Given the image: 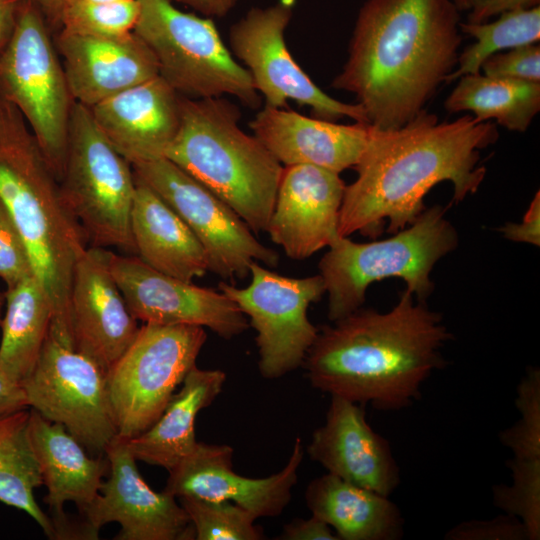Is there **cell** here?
I'll use <instances>...</instances> for the list:
<instances>
[{"mask_svg": "<svg viewBox=\"0 0 540 540\" xmlns=\"http://www.w3.org/2000/svg\"><path fill=\"white\" fill-rule=\"evenodd\" d=\"M497 139L495 123L470 114L439 122L435 114L422 110L399 128L371 125L354 167L357 178L345 187L339 235L377 238L386 224L389 233L404 229L425 210L426 194L443 181L452 183L455 203L474 194L486 174L485 167L477 166L480 150Z\"/></svg>", "mask_w": 540, "mask_h": 540, "instance_id": "obj_1", "label": "cell"}, {"mask_svg": "<svg viewBox=\"0 0 540 540\" xmlns=\"http://www.w3.org/2000/svg\"><path fill=\"white\" fill-rule=\"evenodd\" d=\"M460 22L451 0H367L331 86L352 93L372 126L399 128L453 72Z\"/></svg>", "mask_w": 540, "mask_h": 540, "instance_id": "obj_2", "label": "cell"}, {"mask_svg": "<svg viewBox=\"0 0 540 540\" xmlns=\"http://www.w3.org/2000/svg\"><path fill=\"white\" fill-rule=\"evenodd\" d=\"M324 326L304 359L310 384L380 411L408 408L446 361L452 338L441 314L407 289L387 312L362 307Z\"/></svg>", "mask_w": 540, "mask_h": 540, "instance_id": "obj_3", "label": "cell"}, {"mask_svg": "<svg viewBox=\"0 0 540 540\" xmlns=\"http://www.w3.org/2000/svg\"><path fill=\"white\" fill-rule=\"evenodd\" d=\"M0 199L26 245L52 307L49 334L73 349L70 291L86 236L60 193L25 119L0 90Z\"/></svg>", "mask_w": 540, "mask_h": 540, "instance_id": "obj_4", "label": "cell"}, {"mask_svg": "<svg viewBox=\"0 0 540 540\" xmlns=\"http://www.w3.org/2000/svg\"><path fill=\"white\" fill-rule=\"evenodd\" d=\"M222 97L181 96V120L165 158L230 206L256 234L267 232L284 166L239 126Z\"/></svg>", "mask_w": 540, "mask_h": 540, "instance_id": "obj_5", "label": "cell"}, {"mask_svg": "<svg viewBox=\"0 0 540 540\" xmlns=\"http://www.w3.org/2000/svg\"><path fill=\"white\" fill-rule=\"evenodd\" d=\"M446 209L435 205L390 238L357 243L339 237L319 262L328 318L337 321L361 308L366 290L387 278L404 280L418 301L432 294L430 274L435 264L458 246V234L445 218Z\"/></svg>", "mask_w": 540, "mask_h": 540, "instance_id": "obj_6", "label": "cell"}, {"mask_svg": "<svg viewBox=\"0 0 540 540\" xmlns=\"http://www.w3.org/2000/svg\"><path fill=\"white\" fill-rule=\"evenodd\" d=\"M0 90L25 119L59 182L75 102L44 13L31 0H22L11 37L0 51Z\"/></svg>", "mask_w": 540, "mask_h": 540, "instance_id": "obj_7", "label": "cell"}, {"mask_svg": "<svg viewBox=\"0 0 540 540\" xmlns=\"http://www.w3.org/2000/svg\"><path fill=\"white\" fill-rule=\"evenodd\" d=\"M60 193L91 246L135 254L131 210L136 180L131 163L102 134L90 110L72 107Z\"/></svg>", "mask_w": 540, "mask_h": 540, "instance_id": "obj_8", "label": "cell"}, {"mask_svg": "<svg viewBox=\"0 0 540 540\" xmlns=\"http://www.w3.org/2000/svg\"><path fill=\"white\" fill-rule=\"evenodd\" d=\"M134 32L153 52L159 75L191 99L230 95L256 108L260 96L248 71L222 41L210 18L187 13L172 0H138Z\"/></svg>", "mask_w": 540, "mask_h": 540, "instance_id": "obj_9", "label": "cell"}, {"mask_svg": "<svg viewBox=\"0 0 540 540\" xmlns=\"http://www.w3.org/2000/svg\"><path fill=\"white\" fill-rule=\"evenodd\" d=\"M207 340L196 325L145 323L107 371L117 435L134 438L160 417L178 385L196 366Z\"/></svg>", "mask_w": 540, "mask_h": 540, "instance_id": "obj_10", "label": "cell"}, {"mask_svg": "<svg viewBox=\"0 0 540 540\" xmlns=\"http://www.w3.org/2000/svg\"><path fill=\"white\" fill-rule=\"evenodd\" d=\"M251 281L244 288L220 281L218 290L249 318L256 335L258 368L262 377L275 379L297 369L314 343L318 329L308 307L325 294L322 277H288L259 262L250 265Z\"/></svg>", "mask_w": 540, "mask_h": 540, "instance_id": "obj_11", "label": "cell"}, {"mask_svg": "<svg viewBox=\"0 0 540 540\" xmlns=\"http://www.w3.org/2000/svg\"><path fill=\"white\" fill-rule=\"evenodd\" d=\"M132 168L136 180L159 195L197 237L209 271L234 281L248 276L253 262L272 268L279 264L278 253L262 244L230 206L167 158Z\"/></svg>", "mask_w": 540, "mask_h": 540, "instance_id": "obj_12", "label": "cell"}, {"mask_svg": "<svg viewBox=\"0 0 540 540\" xmlns=\"http://www.w3.org/2000/svg\"><path fill=\"white\" fill-rule=\"evenodd\" d=\"M20 385L28 408L63 425L87 452L103 455L117 436L106 372L50 334Z\"/></svg>", "mask_w": 540, "mask_h": 540, "instance_id": "obj_13", "label": "cell"}, {"mask_svg": "<svg viewBox=\"0 0 540 540\" xmlns=\"http://www.w3.org/2000/svg\"><path fill=\"white\" fill-rule=\"evenodd\" d=\"M293 8L294 0L252 8L229 31L232 55L243 62L265 105L285 108L292 100L309 106L316 118L335 122L348 117L369 123L360 104L344 103L326 94L290 54L284 34Z\"/></svg>", "mask_w": 540, "mask_h": 540, "instance_id": "obj_14", "label": "cell"}, {"mask_svg": "<svg viewBox=\"0 0 540 540\" xmlns=\"http://www.w3.org/2000/svg\"><path fill=\"white\" fill-rule=\"evenodd\" d=\"M109 478L82 513L77 538L98 539L100 529L117 522L116 540H193L194 527L180 503L168 493L155 492L141 476L126 439L116 436L104 452Z\"/></svg>", "mask_w": 540, "mask_h": 540, "instance_id": "obj_15", "label": "cell"}, {"mask_svg": "<svg viewBox=\"0 0 540 540\" xmlns=\"http://www.w3.org/2000/svg\"><path fill=\"white\" fill-rule=\"evenodd\" d=\"M104 256L137 320L207 327L224 339L236 337L249 327L244 313L220 290L159 272L136 255H119L104 248Z\"/></svg>", "mask_w": 540, "mask_h": 540, "instance_id": "obj_16", "label": "cell"}, {"mask_svg": "<svg viewBox=\"0 0 540 540\" xmlns=\"http://www.w3.org/2000/svg\"><path fill=\"white\" fill-rule=\"evenodd\" d=\"M304 449L296 438L284 468L265 478H248L232 469L228 445L198 442L194 450L169 472L164 492L178 498L191 495L233 502L256 518L280 515L290 502Z\"/></svg>", "mask_w": 540, "mask_h": 540, "instance_id": "obj_17", "label": "cell"}, {"mask_svg": "<svg viewBox=\"0 0 540 540\" xmlns=\"http://www.w3.org/2000/svg\"><path fill=\"white\" fill-rule=\"evenodd\" d=\"M70 320L73 349L106 373L139 331L138 320L107 266L104 248L87 247L75 265Z\"/></svg>", "mask_w": 540, "mask_h": 540, "instance_id": "obj_18", "label": "cell"}, {"mask_svg": "<svg viewBox=\"0 0 540 540\" xmlns=\"http://www.w3.org/2000/svg\"><path fill=\"white\" fill-rule=\"evenodd\" d=\"M346 184L339 173L313 166H284L267 233L291 259L303 260L339 237Z\"/></svg>", "mask_w": 540, "mask_h": 540, "instance_id": "obj_19", "label": "cell"}, {"mask_svg": "<svg viewBox=\"0 0 540 540\" xmlns=\"http://www.w3.org/2000/svg\"><path fill=\"white\" fill-rule=\"evenodd\" d=\"M364 405L332 395L325 422L307 447L309 457L328 473L390 496L401 482L389 441L366 419Z\"/></svg>", "mask_w": 540, "mask_h": 540, "instance_id": "obj_20", "label": "cell"}, {"mask_svg": "<svg viewBox=\"0 0 540 540\" xmlns=\"http://www.w3.org/2000/svg\"><path fill=\"white\" fill-rule=\"evenodd\" d=\"M55 45L74 102L88 108L159 76L153 52L134 31L98 36L60 30Z\"/></svg>", "mask_w": 540, "mask_h": 540, "instance_id": "obj_21", "label": "cell"}, {"mask_svg": "<svg viewBox=\"0 0 540 540\" xmlns=\"http://www.w3.org/2000/svg\"><path fill=\"white\" fill-rule=\"evenodd\" d=\"M88 109L102 134L132 165L165 157L180 127L181 95L159 75Z\"/></svg>", "mask_w": 540, "mask_h": 540, "instance_id": "obj_22", "label": "cell"}, {"mask_svg": "<svg viewBox=\"0 0 540 540\" xmlns=\"http://www.w3.org/2000/svg\"><path fill=\"white\" fill-rule=\"evenodd\" d=\"M254 135L283 165H313L336 173L355 167L371 124H337L265 105L249 123Z\"/></svg>", "mask_w": 540, "mask_h": 540, "instance_id": "obj_23", "label": "cell"}, {"mask_svg": "<svg viewBox=\"0 0 540 540\" xmlns=\"http://www.w3.org/2000/svg\"><path fill=\"white\" fill-rule=\"evenodd\" d=\"M29 433L47 487L43 501L53 514L56 539L74 538L73 526L63 506L65 502H73L83 513L99 494L109 469L108 461L103 455L90 457L63 425L45 419L33 409H30Z\"/></svg>", "mask_w": 540, "mask_h": 540, "instance_id": "obj_24", "label": "cell"}, {"mask_svg": "<svg viewBox=\"0 0 540 540\" xmlns=\"http://www.w3.org/2000/svg\"><path fill=\"white\" fill-rule=\"evenodd\" d=\"M130 226L136 256L155 270L190 282L209 271L207 254L188 225L138 180Z\"/></svg>", "mask_w": 540, "mask_h": 540, "instance_id": "obj_25", "label": "cell"}, {"mask_svg": "<svg viewBox=\"0 0 540 540\" xmlns=\"http://www.w3.org/2000/svg\"><path fill=\"white\" fill-rule=\"evenodd\" d=\"M225 381L226 374L219 369L194 366L154 424L140 435L126 439L135 459L170 471L188 456L198 443L196 418L221 393Z\"/></svg>", "mask_w": 540, "mask_h": 540, "instance_id": "obj_26", "label": "cell"}, {"mask_svg": "<svg viewBox=\"0 0 540 540\" xmlns=\"http://www.w3.org/2000/svg\"><path fill=\"white\" fill-rule=\"evenodd\" d=\"M305 500L312 515L333 528L339 540H398L403 536L404 518L389 496L330 473L308 484Z\"/></svg>", "mask_w": 540, "mask_h": 540, "instance_id": "obj_27", "label": "cell"}, {"mask_svg": "<svg viewBox=\"0 0 540 540\" xmlns=\"http://www.w3.org/2000/svg\"><path fill=\"white\" fill-rule=\"evenodd\" d=\"M0 368L20 384L33 370L50 331L52 307L35 276L5 291Z\"/></svg>", "mask_w": 540, "mask_h": 540, "instance_id": "obj_28", "label": "cell"}, {"mask_svg": "<svg viewBox=\"0 0 540 540\" xmlns=\"http://www.w3.org/2000/svg\"><path fill=\"white\" fill-rule=\"evenodd\" d=\"M445 100L450 113L469 111L479 121L495 120L508 130L525 132L540 111V82L466 74Z\"/></svg>", "mask_w": 540, "mask_h": 540, "instance_id": "obj_29", "label": "cell"}, {"mask_svg": "<svg viewBox=\"0 0 540 540\" xmlns=\"http://www.w3.org/2000/svg\"><path fill=\"white\" fill-rule=\"evenodd\" d=\"M29 418V408L0 417V501L24 511L47 537L56 539L52 519L34 498V490L43 481L30 439Z\"/></svg>", "mask_w": 540, "mask_h": 540, "instance_id": "obj_30", "label": "cell"}, {"mask_svg": "<svg viewBox=\"0 0 540 540\" xmlns=\"http://www.w3.org/2000/svg\"><path fill=\"white\" fill-rule=\"evenodd\" d=\"M460 30L476 41L458 56L457 69L445 80L452 82L463 75L480 72L482 63L493 54L511 48L538 43L540 40V5L509 10L492 22H460Z\"/></svg>", "mask_w": 540, "mask_h": 540, "instance_id": "obj_31", "label": "cell"}, {"mask_svg": "<svg viewBox=\"0 0 540 540\" xmlns=\"http://www.w3.org/2000/svg\"><path fill=\"white\" fill-rule=\"evenodd\" d=\"M195 530L197 540H259L257 519L243 507L226 500L191 495L178 497Z\"/></svg>", "mask_w": 540, "mask_h": 540, "instance_id": "obj_32", "label": "cell"}, {"mask_svg": "<svg viewBox=\"0 0 540 540\" xmlns=\"http://www.w3.org/2000/svg\"><path fill=\"white\" fill-rule=\"evenodd\" d=\"M511 484L492 488L496 508L518 518L525 526L529 540L540 538V459L512 458L507 461Z\"/></svg>", "mask_w": 540, "mask_h": 540, "instance_id": "obj_33", "label": "cell"}, {"mask_svg": "<svg viewBox=\"0 0 540 540\" xmlns=\"http://www.w3.org/2000/svg\"><path fill=\"white\" fill-rule=\"evenodd\" d=\"M140 13L138 0L105 4H85L65 1L57 22L67 32L120 36L134 31Z\"/></svg>", "mask_w": 540, "mask_h": 540, "instance_id": "obj_34", "label": "cell"}, {"mask_svg": "<svg viewBox=\"0 0 540 540\" xmlns=\"http://www.w3.org/2000/svg\"><path fill=\"white\" fill-rule=\"evenodd\" d=\"M518 421L501 431L500 442L514 458L540 459V370L529 367L517 386Z\"/></svg>", "mask_w": 540, "mask_h": 540, "instance_id": "obj_35", "label": "cell"}, {"mask_svg": "<svg viewBox=\"0 0 540 540\" xmlns=\"http://www.w3.org/2000/svg\"><path fill=\"white\" fill-rule=\"evenodd\" d=\"M32 276L34 273L26 245L0 199V279L8 289Z\"/></svg>", "mask_w": 540, "mask_h": 540, "instance_id": "obj_36", "label": "cell"}, {"mask_svg": "<svg viewBox=\"0 0 540 540\" xmlns=\"http://www.w3.org/2000/svg\"><path fill=\"white\" fill-rule=\"evenodd\" d=\"M483 74L540 82V45H523L488 57L481 65Z\"/></svg>", "mask_w": 540, "mask_h": 540, "instance_id": "obj_37", "label": "cell"}, {"mask_svg": "<svg viewBox=\"0 0 540 540\" xmlns=\"http://www.w3.org/2000/svg\"><path fill=\"white\" fill-rule=\"evenodd\" d=\"M446 540H529L524 524L516 517L501 514L488 520L458 523L444 536Z\"/></svg>", "mask_w": 540, "mask_h": 540, "instance_id": "obj_38", "label": "cell"}, {"mask_svg": "<svg viewBox=\"0 0 540 540\" xmlns=\"http://www.w3.org/2000/svg\"><path fill=\"white\" fill-rule=\"evenodd\" d=\"M506 239L540 245V193L537 191L522 223H507L500 230Z\"/></svg>", "mask_w": 540, "mask_h": 540, "instance_id": "obj_39", "label": "cell"}, {"mask_svg": "<svg viewBox=\"0 0 540 540\" xmlns=\"http://www.w3.org/2000/svg\"><path fill=\"white\" fill-rule=\"evenodd\" d=\"M282 540H339L331 527L312 515L308 519H293L279 537Z\"/></svg>", "mask_w": 540, "mask_h": 540, "instance_id": "obj_40", "label": "cell"}, {"mask_svg": "<svg viewBox=\"0 0 540 540\" xmlns=\"http://www.w3.org/2000/svg\"><path fill=\"white\" fill-rule=\"evenodd\" d=\"M540 0H474L467 21L481 23L503 12L539 6Z\"/></svg>", "mask_w": 540, "mask_h": 540, "instance_id": "obj_41", "label": "cell"}, {"mask_svg": "<svg viewBox=\"0 0 540 540\" xmlns=\"http://www.w3.org/2000/svg\"><path fill=\"white\" fill-rule=\"evenodd\" d=\"M28 408L20 384L11 380L0 368V417Z\"/></svg>", "mask_w": 540, "mask_h": 540, "instance_id": "obj_42", "label": "cell"}, {"mask_svg": "<svg viewBox=\"0 0 540 540\" xmlns=\"http://www.w3.org/2000/svg\"><path fill=\"white\" fill-rule=\"evenodd\" d=\"M22 0H0V51L13 32Z\"/></svg>", "mask_w": 540, "mask_h": 540, "instance_id": "obj_43", "label": "cell"}, {"mask_svg": "<svg viewBox=\"0 0 540 540\" xmlns=\"http://www.w3.org/2000/svg\"><path fill=\"white\" fill-rule=\"evenodd\" d=\"M191 7L195 11L208 17H222L226 15L238 0H172Z\"/></svg>", "mask_w": 540, "mask_h": 540, "instance_id": "obj_44", "label": "cell"}, {"mask_svg": "<svg viewBox=\"0 0 540 540\" xmlns=\"http://www.w3.org/2000/svg\"><path fill=\"white\" fill-rule=\"evenodd\" d=\"M40 7L43 13L47 14L55 21L58 19V15L64 0H31Z\"/></svg>", "mask_w": 540, "mask_h": 540, "instance_id": "obj_45", "label": "cell"}, {"mask_svg": "<svg viewBox=\"0 0 540 540\" xmlns=\"http://www.w3.org/2000/svg\"><path fill=\"white\" fill-rule=\"evenodd\" d=\"M457 9L462 11H469L473 5L474 0H451Z\"/></svg>", "mask_w": 540, "mask_h": 540, "instance_id": "obj_46", "label": "cell"}, {"mask_svg": "<svg viewBox=\"0 0 540 540\" xmlns=\"http://www.w3.org/2000/svg\"><path fill=\"white\" fill-rule=\"evenodd\" d=\"M65 1L85 3V4H105V3H113V2L124 1V0H64V2Z\"/></svg>", "mask_w": 540, "mask_h": 540, "instance_id": "obj_47", "label": "cell"}, {"mask_svg": "<svg viewBox=\"0 0 540 540\" xmlns=\"http://www.w3.org/2000/svg\"><path fill=\"white\" fill-rule=\"evenodd\" d=\"M5 305V293L0 292V325L3 318V307Z\"/></svg>", "mask_w": 540, "mask_h": 540, "instance_id": "obj_48", "label": "cell"}]
</instances>
